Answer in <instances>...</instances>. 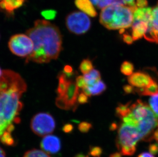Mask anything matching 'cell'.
Here are the masks:
<instances>
[{
  "label": "cell",
  "mask_w": 158,
  "mask_h": 157,
  "mask_svg": "<svg viewBox=\"0 0 158 157\" xmlns=\"http://www.w3.org/2000/svg\"><path fill=\"white\" fill-rule=\"evenodd\" d=\"M79 87L74 82L69 80L67 89L63 97H57L56 99L57 106L64 110H75L77 107Z\"/></svg>",
  "instance_id": "cell-10"
},
{
  "label": "cell",
  "mask_w": 158,
  "mask_h": 157,
  "mask_svg": "<svg viewBox=\"0 0 158 157\" xmlns=\"http://www.w3.org/2000/svg\"><path fill=\"white\" fill-rule=\"evenodd\" d=\"M149 151L152 154H157L158 153V146L156 144H152L149 147Z\"/></svg>",
  "instance_id": "cell-36"
},
{
  "label": "cell",
  "mask_w": 158,
  "mask_h": 157,
  "mask_svg": "<svg viewBox=\"0 0 158 157\" xmlns=\"http://www.w3.org/2000/svg\"><path fill=\"white\" fill-rule=\"evenodd\" d=\"M27 35L34 45L33 52L26 60L37 63H46L58 58L61 50L63 37L58 27L48 21L39 19L27 30Z\"/></svg>",
  "instance_id": "cell-1"
},
{
  "label": "cell",
  "mask_w": 158,
  "mask_h": 157,
  "mask_svg": "<svg viewBox=\"0 0 158 157\" xmlns=\"http://www.w3.org/2000/svg\"><path fill=\"white\" fill-rule=\"evenodd\" d=\"M76 84L78 87L81 88H83L86 86L85 80L84 78V76H79L76 78Z\"/></svg>",
  "instance_id": "cell-30"
},
{
  "label": "cell",
  "mask_w": 158,
  "mask_h": 157,
  "mask_svg": "<svg viewBox=\"0 0 158 157\" xmlns=\"http://www.w3.org/2000/svg\"><path fill=\"white\" fill-rule=\"evenodd\" d=\"M156 141H157V142H158V140H156Z\"/></svg>",
  "instance_id": "cell-44"
},
{
  "label": "cell",
  "mask_w": 158,
  "mask_h": 157,
  "mask_svg": "<svg viewBox=\"0 0 158 157\" xmlns=\"http://www.w3.org/2000/svg\"><path fill=\"white\" fill-rule=\"evenodd\" d=\"M123 40L124 42H126L127 44H128V45L131 44L133 43V41H134L131 35H130L129 34H123Z\"/></svg>",
  "instance_id": "cell-32"
},
{
  "label": "cell",
  "mask_w": 158,
  "mask_h": 157,
  "mask_svg": "<svg viewBox=\"0 0 158 157\" xmlns=\"http://www.w3.org/2000/svg\"><path fill=\"white\" fill-rule=\"evenodd\" d=\"M75 4L81 12L88 16L95 17L97 15L94 5L90 0H75Z\"/></svg>",
  "instance_id": "cell-16"
},
{
  "label": "cell",
  "mask_w": 158,
  "mask_h": 157,
  "mask_svg": "<svg viewBox=\"0 0 158 157\" xmlns=\"http://www.w3.org/2000/svg\"><path fill=\"white\" fill-rule=\"evenodd\" d=\"M63 72L68 78L71 77L74 74L73 67L70 65H67L64 66Z\"/></svg>",
  "instance_id": "cell-29"
},
{
  "label": "cell",
  "mask_w": 158,
  "mask_h": 157,
  "mask_svg": "<svg viewBox=\"0 0 158 157\" xmlns=\"http://www.w3.org/2000/svg\"><path fill=\"white\" fill-rule=\"evenodd\" d=\"M137 8L145 7L148 5L147 0H137L136 3Z\"/></svg>",
  "instance_id": "cell-34"
},
{
  "label": "cell",
  "mask_w": 158,
  "mask_h": 157,
  "mask_svg": "<svg viewBox=\"0 0 158 157\" xmlns=\"http://www.w3.org/2000/svg\"><path fill=\"white\" fill-rule=\"evenodd\" d=\"M88 97L84 92L81 93L78 95L77 98L78 104H84L88 102Z\"/></svg>",
  "instance_id": "cell-31"
},
{
  "label": "cell",
  "mask_w": 158,
  "mask_h": 157,
  "mask_svg": "<svg viewBox=\"0 0 158 157\" xmlns=\"http://www.w3.org/2000/svg\"><path fill=\"white\" fill-rule=\"evenodd\" d=\"M86 85H91L101 80V74L98 70H92L89 73L84 74Z\"/></svg>",
  "instance_id": "cell-18"
},
{
  "label": "cell",
  "mask_w": 158,
  "mask_h": 157,
  "mask_svg": "<svg viewBox=\"0 0 158 157\" xmlns=\"http://www.w3.org/2000/svg\"><path fill=\"white\" fill-rule=\"evenodd\" d=\"M152 8H137L134 12L131 36L134 41L144 37L148 31Z\"/></svg>",
  "instance_id": "cell-6"
},
{
  "label": "cell",
  "mask_w": 158,
  "mask_h": 157,
  "mask_svg": "<svg viewBox=\"0 0 158 157\" xmlns=\"http://www.w3.org/2000/svg\"><path fill=\"white\" fill-rule=\"evenodd\" d=\"M58 78L59 83L57 89V94L58 97H63L67 89L69 80L63 71L58 74Z\"/></svg>",
  "instance_id": "cell-17"
},
{
  "label": "cell",
  "mask_w": 158,
  "mask_h": 157,
  "mask_svg": "<svg viewBox=\"0 0 158 157\" xmlns=\"http://www.w3.org/2000/svg\"><path fill=\"white\" fill-rule=\"evenodd\" d=\"M92 127V125L88 122H82L81 123H79V125H78V129L80 131V132L84 133L89 132Z\"/></svg>",
  "instance_id": "cell-27"
},
{
  "label": "cell",
  "mask_w": 158,
  "mask_h": 157,
  "mask_svg": "<svg viewBox=\"0 0 158 157\" xmlns=\"http://www.w3.org/2000/svg\"><path fill=\"white\" fill-rule=\"evenodd\" d=\"M120 70L124 75L130 76L133 74L134 66L132 63L128 61H124L121 64Z\"/></svg>",
  "instance_id": "cell-23"
},
{
  "label": "cell",
  "mask_w": 158,
  "mask_h": 157,
  "mask_svg": "<svg viewBox=\"0 0 158 157\" xmlns=\"http://www.w3.org/2000/svg\"><path fill=\"white\" fill-rule=\"evenodd\" d=\"M0 157H6V153L1 147H0Z\"/></svg>",
  "instance_id": "cell-39"
},
{
  "label": "cell",
  "mask_w": 158,
  "mask_h": 157,
  "mask_svg": "<svg viewBox=\"0 0 158 157\" xmlns=\"http://www.w3.org/2000/svg\"><path fill=\"white\" fill-rule=\"evenodd\" d=\"M2 74V71L1 68H0V77H1Z\"/></svg>",
  "instance_id": "cell-42"
},
{
  "label": "cell",
  "mask_w": 158,
  "mask_h": 157,
  "mask_svg": "<svg viewBox=\"0 0 158 157\" xmlns=\"http://www.w3.org/2000/svg\"><path fill=\"white\" fill-rule=\"evenodd\" d=\"M23 157H51L48 154L42 150L32 149L26 151Z\"/></svg>",
  "instance_id": "cell-22"
},
{
  "label": "cell",
  "mask_w": 158,
  "mask_h": 157,
  "mask_svg": "<svg viewBox=\"0 0 158 157\" xmlns=\"http://www.w3.org/2000/svg\"><path fill=\"white\" fill-rule=\"evenodd\" d=\"M102 154V148L98 147H93L89 150V155L93 157H100Z\"/></svg>",
  "instance_id": "cell-28"
},
{
  "label": "cell",
  "mask_w": 158,
  "mask_h": 157,
  "mask_svg": "<svg viewBox=\"0 0 158 157\" xmlns=\"http://www.w3.org/2000/svg\"><path fill=\"white\" fill-rule=\"evenodd\" d=\"M8 47L12 53L21 57H27L32 53L34 45L31 39L27 35L15 34L11 37Z\"/></svg>",
  "instance_id": "cell-9"
},
{
  "label": "cell",
  "mask_w": 158,
  "mask_h": 157,
  "mask_svg": "<svg viewBox=\"0 0 158 157\" xmlns=\"http://www.w3.org/2000/svg\"><path fill=\"white\" fill-rule=\"evenodd\" d=\"M63 131L66 133H69L72 132L73 130V125H71L70 123H67L66 125H64L63 126L62 128Z\"/></svg>",
  "instance_id": "cell-33"
},
{
  "label": "cell",
  "mask_w": 158,
  "mask_h": 157,
  "mask_svg": "<svg viewBox=\"0 0 158 157\" xmlns=\"http://www.w3.org/2000/svg\"><path fill=\"white\" fill-rule=\"evenodd\" d=\"M141 140L140 134L137 127L122 123L119 127L116 145L118 150L124 156L134 154L138 141Z\"/></svg>",
  "instance_id": "cell-5"
},
{
  "label": "cell",
  "mask_w": 158,
  "mask_h": 157,
  "mask_svg": "<svg viewBox=\"0 0 158 157\" xmlns=\"http://www.w3.org/2000/svg\"><path fill=\"white\" fill-rule=\"evenodd\" d=\"M106 87L105 83L100 80L91 85H86L82 88V91L89 97L92 95H100L106 91Z\"/></svg>",
  "instance_id": "cell-15"
},
{
  "label": "cell",
  "mask_w": 158,
  "mask_h": 157,
  "mask_svg": "<svg viewBox=\"0 0 158 157\" xmlns=\"http://www.w3.org/2000/svg\"><path fill=\"white\" fill-rule=\"evenodd\" d=\"M74 157H89L88 156H85L82 154H78L76 155V156H75Z\"/></svg>",
  "instance_id": "cell-41"
},
{
  "label": "cell",
  "mask_w": 158,
  "mask_h": 157,
  "mask_svg": "<svg viewBox=\"0 0 158 157\" xmlns=\"http://www.w3.org/2000/svg\"><path fill=\"white\" fill-rule=\"evenodd\" d=\"M149 103L152 110L158 116V93L152 95L149 99Z\"/></svg>",
  "instance_id": "cell-24"
},
{
  "label": "cell",
  "mask_w": 158,
  "mask_h": 157,
  "mask_svg": "<svg viewBox=\"0 0 158 157\" xmlns=\"http://www.w3.org/2000/svg\"><path fill=\"white\" fill-rule=\"evenodd\" d=\"M93 4L99 9H103L107 6L113 4L114 0H90Z\"/></svg>",
  "instance_id": "cell-25"
},
{
  "label": "cell",
  "mask_w": 158,
  "mask_h": 157,
  "mask_svg": "<svg viewBox=\"0 0 158 157\" xmlns=\"http://www.w3.org/2000/svg\"><path fill=\"white\" fill-rule=\"evenodd\" d=\"M66 25L69 31L76 35H82L89 30L91 20L86 14L81 11H74L66 18Z\"/></svg>",
  "instance_id": "cell-8"
},
{
  "label": "cell",
  "mask_w": 158,
  "mask_h": 157,
  "mask_svg": "<svg viewBox=\"0 0 158 157\" xmlns=\"http://www.w3.org/2000/svg\"><path fill=\"white\" fill-rule=\"evenodd\" d=\"M3 89L0 92V138L19 115L23 104L21 96L27 84L20 74L11 70L2 71Z\"/></svg>",
  "instance_id": "cell-2"
},
{
  "label": "cell",
  "mask_w": 158,
  "mask_h": 157,
  "mask_svg": "<svg viewBox=\"0 0 158 157\" xmlns=\"http://www.w3.org/2000/svg\"><path fill=\"white\" fill-rule=\"evenodd\" d=\"M136 9L124 5H110L102 10L100 23L109 30L128 28L133 24L134 12Z\"/></svg>",
  "instance_id": "cell-4"
},
{
  "label": "cell",
  "mask_w": 158,
  "mask_h": 157,
  "mask_svg": "<svg viewBox=\"0 0 158 157\" xmlns=\"http://www.w3.org/2000/svg\"><path fill=\"white\" fill-rule=\"evenodd\" d=\"M121 154L119 153H114L112 155H110V157H121Z\"/></svg>",
  "instance_id": "cell-40"
},
{
  "label": "cell",
  "mask_w": 158,
  "mask_h": 157,
  "mask_svg": "<svg viewBox=\"0 0 158 157\" xmlns=\"http://www.w3.org/2000/svg\"><path fill=\"white\" fill-rule=\"evenodd\" d=\"M138 157H155L152 153H148V152H144L142 153Z\"/></svg>",
  "instance_id": "cell-38"
},
{
  "label": "cell",
  "mask_w": 158,
  "mask_h": 157,
  "mask_svg": "<svg viewBox=\"0 0 158 157\" xmlns=\"http://www.w3.org/2000/svg\"><path fill=\"white\" fill-rule=\"evenodd\" d=\"M124 91L127 94H131L135 91V89L133 88V86L131 85H127L123 88Z\"/></svg>",
  "instance_id": "cell-37"
},
{
  "label": "cell",
  "mask_w": 158,
  "mask_h": 157,
  "mask_svg": "<svg viewBox=\"0 0 158 157\" xmlns=\"http://www.w3.org/2000/svg\"><path fill=\"white\" fill-rule=\"evenodd\" d=\"M79 70L84 74L89 73V71L93 70L92 62L89 59L83 60L79 65Z\"/></svg>",
  "instance_id": "cell-21"
},
{
  "label": "cell",
  "mask_w": 158,
  "mask_h": 157,
  "mask_svg": "<svg viewBox=\"0 0 158 157\" xmlns=\"http://www.w3.org/2000/svg\"><path fill=\"white\" fill-rule=\"evenodd\" d=\"M40 147L43 151L49 154H55L61 149V141L55 135H47L40 142Z\"/></svg>",
  "instance_id": "cell-12"
},
{
  "label": "cell",
  "mask_w": 158,
  "mask_h": 157,
  "mask_svg": "<svg viewBox=\"0 0 158 157\" xmlns=\"http://www.w3.org/2000/svg\"><path fill=\"white\" fill-rule=\"evenodd\" d=\"M56 123L52 116L48 113L40 112L32 119L30 127L32 132L39 136H46L53 132Z\"/></svg>",
  "instance_id": "cell-7"
},
{
  "label": "cell",
  "mask_w": 158,
  "mask_h": 157,
  "mask_svg": "<svg viewBox=\"0 0 158 157\" xmlns=\"http://www.w3.org/2000/svg\"><path fill=\"white\" fill-rule=\"evenodd\" d=\"M25 0H0V8L10 15L23 5Z\"/></svg>",
  "instance_id": "cell-14"
},
{
  "label": "cell",
  "mask_w": 158,
  "mask_h": 157,
  "mask_svg": "<svg viewBox=\"0 0 158 157\" xmlns=\"http://www.w3.org/2000/svg\"><path fill=\"white\" fill-rule=\"evenodd\" d=\"M128 81L130 85L133 87L143 88L151 84L154 80L148 74L142 71H138L129 76Z\"/></svg>",
  "instance_id": "cell-13"
},
{
  "label": "cell",
  "mask_w": 158,
  "mask_h": 157,
  "mask_svg": "<svg viewBox=\"0 0 158 157\" xmlns=\"http://www.w3.org/2000/svg\"><path fill=\"white\" fill-rule=\"evenodd\" d=\"M123 1L124 4L127 5V6L134 8H137L135 0H123Z\"/></svg>",
  "instance_id": "cell-35"
},
{
  "label": "cell",
  "mask_w": 158,
  "mask_h": 157,
  "mask_svg": "<svg viewBox=\"0 0 158 157\" xmlns=\"http://www.w3.org/2000/svg\"><path fill=\"white\" fill-rule=\"evenodd\" d=\"M157 132H158V130H157Z\"/></svg>",
  "instance_id": "cell-43"
},
{
  "label": "cell",
  "mask_w": 158,
  "mask_h": 157,
  "mask_svg": "<svg viewBox=\"0 0 158 157\" xmlns=\"http://www.w3.org/2000/svg\"><path fill=\"white\" fill-rule=\"evenodd\" d=\"M116 114L124 123L137 128L142 140H152L157 126V116L148 104L141 100L133 104H119Z\"/></svg>",
  "instance_id": "cell-3"
},
{
  "label": "cell",
  "mask_w": 158,
  "mask_h": 157,
  "mask_svg": "<svg viewBox=\"0 0 158 157\" xmlns=\"http://www.w3.org/2000/svg\"><path fill=\"white\" fill-rule=\"evenodd\" d=\"M144 37L148 42L158 43V3L152 8L148 31Z\"/></svg>",
  "instance_id": "cell-11"
},
{
  "label": "cell",
  "mask_w": 158,
  "mask_h": 157,
  "mask_svg": "<svg viewBox=\"0 0 158 157\" xmlns=\"http://www.w3.org/2000/svg\"><path fill=\"white\" fill-rule=\"evenodd\" d=\"M56 11L54 10H44L41 13L42 16L47 20H52L56 16Z\"/></svg>",
  "instance_id": "cell-26"
},
{
  "label": "cell",
  "mask_w": 158,
  "mask_h": 157,
  "mask_svg": "<svg viewBox=\"0 0 158 157\" xmlns=\"http://www.w3.org/2000/svg\"><path fill=\"white\" fill-rule=\"evenodd\" d=\"M137 91L143 95H153L158 93V84L154 81L146 87L139 88Z\"/></svg>",
  "instance_id": "cell-19"
},
{
  "label": "cell",
  "mask_w": 158,
  "mask_h": 157,
  "mask_svg": "<svg viewBox=\"0 0 158 157\" xmlns=\"http://www.w3.org/2000/svg\"><path fill=\"white\" fill-rule=\"evenodd\" d=\"M0 141L3 144L7 146H14L15 144V140L11 135V133L7 131L3 133L0 138Z\"/></svg>",
  "instance_id": "cell-20"
}]
</instances>
